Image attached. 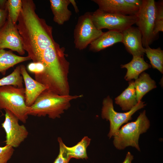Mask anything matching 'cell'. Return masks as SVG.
Wrapping results in <instances>:
<instances>
[{
    "label": "cell",
    "instance_id": "cell-1",
    "mask_svg": "<svg viewBox=\"0 0 163 163\" xmlns=\"http://www.w3.org/2000/svg\"><path fill=\"white\" fill-rule=\"evenodd\" d=\"M81 95H60L45 90L30 107L28 115L39 117L48 115L50 118H59L70 106V101Z\"/></svg>",
    "mask_w": 163,
    "mask_h": 163
},
{
    "label": "cell",
    "instance_id": "cell-2",
    "mask_svg": "<svg viewBox=\"0 0 163 163\" xmlns=\"http://www.w3.org/2000/svg\"><path fill=\"white\" fill-rule=\"evenodd\" d=\"M145 112V110H143L135 121L123 126L114 135L113 144L116 149L123 150L131 146L140 151L139 145V136L145 133L150 126Z\"/></svg>",
    "mask_w": 163,
    "mask_h": 163
},
{
    "label": "cell",
    "instance_id": "cell-3",
    "mask_svg": "<svg viewBox=\"0 0 163 163\" xmlns=\"http://www.w3.org/2000/svg\"><path fill=\"white\" fill-rule=\"evenodd\" d=\"M0 109L10 111L19 120L25 123L30 107L25 103V88L12 85L0 87Z\"/></svg>",
    "mask_w": 163,
    "mask_h": 163
},
{
    "label": "cell",
    "instance_id": "cell-4",
    "mask_svg": "<svg viewBox=\"0 0 163 163\" xmlns=\"http://www.w3.org/2000/svg\"><path fill=\"white\" fill-rule=\"evenodd\" d=\"M154 0H142L141 6L135 15V24L142 35L143 46H149L157 39L158 35L154 33L155 11Z\"/></svg>",
    "mask_w": 163,
    "mask_h": 163
},
{
    "label": "cell",
    "instance_id": "cell-5",
    "mask_svg": "<svg viewBox=\"0 0 163 163\" xmlns=\"http://www.w3.org/2000/svg\"><path fill=\"white\" fill-rule=\"evenodd\" d=\"M96 27L99 30L107 29L121 32L135 24V15H124L105 12L97 9L91 13Z\"/></svg>",
    "mask_w": 163,
    "mask_h": 163
},
{
    "label": "cell",
    "instance_id": "cell-6",
    "mask_svg": "<svg viewBox=\"0 0 163 163\" xmlns=\"http://www.w3.org/2000/svg\"><path fill=\"white\" fill-rule=\"evenodd\" d=\"M103 105L101 117L103 119L110 122V129L108 134L110 138L114 136L123 124L132 119V116L136 111L146 105L144 102L141 101L128 111L118 112L114 110L113 101L109 96L104 100Z\"/></svg>",
    "mask_w": 163,
    "mask_h": 163
},
{
    "label": "cell",
    "instance_id": "cell-7",
    "mask_svg": "<svg viewBox=\"0 0 163 163\" xmlns=\"http://www.w3.org/2000/svg\"><path fill=\"white\" fill-rule=\"evenodd\" d=\"M104 32L97 29L91 18V13L87 12L79 18L74 31L75 47L82 50L101 36Z\"/></svg>",
    "mask_w": 163,
    "mask_h": 163
},
{
    "label": "cell",
    "instance_id": "cell-8",
    "mask_svg": "<svg viewBox=\"0 0 163 163\" xmlns=\"http://www.w3.org/2000/svg\"><path fill=\"white\" fill-rule=\"evenodd\" d=\"M5 120L2 124L6 133V145L17 148L27 137L28 132L26 127L19 124V119L10 111L5 110Z\"/></svg>",
    "mask_w": 163,
    "mask_h": 163
},
{
    "label": "cell",
    "instance_id": "cell-9",
    "mask_svg": "<svg viewBox=\"0 0 163 163\" xmlns=\"http://www.w3.org/2000/svg\"><path fill=\"white\" fill-rule=\"evenodd\" d=\"M8 49L19 55L25 53L17 24L7 17L5 23L0 29V49Z\"/></svg>",
    "mask_w": 163,
    "mask_h": 163
},
{
    "label": "cell",
    "instance_id": "cell-10",
    "mask_svg": "<svg viewBox=\"0 0 163 163\" xmlns=\"http://www.w3.org/2000/svg\"><path fill=\"white\" fill-rule=\"evenodd\" d=\"M122 43L125 48L133 56L143 57L145 48L142 41L141 32L137 27L131 26L121 32Z\"/></svg>",
    "mask_w": 163,
    "mask_h": 163
},
{
    "label": "cell",
    "instance_id": "cell-11",
    "mask_svg": "<svg viewBox=\"0 0 163 163\" xmlns=\"http://www.w3.org/2000/svg\"><path fill=\"white\" fill-rule=\"evenodd\" d=\"M21 74L25 85V103L30 107L34 103L38 97L48 87L33 79L28 73L25 66L20 65Z\"/></svg>",
    "mask_w": 163,
    "mask_h": 163
},
{
    "label": "cell",
    "instance_id": "cell-12",
    "mask_svg": "<svg viewBox=\"0 0 163 163\" xmlns=\"http://www.w3.org/2000/svg\"><path fill=\"white\" fill-rule=\"evenodd\" d=\"M99 10L107 12L124 15H135L138 9L132 6L125 0H94Z\"/></svg>",
    "mask_w": 163,
    "mask_h": 163
},
{
    "label": "cell",
    "instance_id": "cell-13",
    "mask_svg": "<svg viewBox=\"0 0 163 163\" xmlns=\"http://www.w3.org/2000/svg\"><path fill=\"white\" fill-rule=\"evenodd\" d=\"M121 32L115 30H109L104 32L100 37L91 43L90 49L94 52H98L114 44L122 42Z\"/></svg>",
    "mask_w": 163,
    "mask_h": 163
},
{
    "label": "cell",
    "instance_id": "cell-14",
    "mask_svg": "<svg viewBox=\"0 0 163 163\" xmlns=\"http://www.w3.org/2000/svg\"><path fill=\"white\" fill-rule=\"evenodd\" d=\"M120 66L122 68L127 69L124 78L128 81L133 79H136L140 74L151 67L150 65L146 62L143 57L136 56H133L132 60L129 62L121 65Z\"/></svg>",
    "mask_w": 163,
    "mask_h": 163
},
{
    "label": "cell",
    "instance_id": "cell-15",
    "mask_svg": "<svg viewBox=\"0 0 163 163\" xmlns=\"http://www.w3.org/2000/svg\"><path fill=\"white\" fill-rule=\"evenodd\" d=\"M50 2L55 22L62 25L69 20L72 15L68 8L70 3L69 0H50Z\"/></svg>",
    "mask_w": 163,
    "mask_h": 163
},
{
    "label": "cell",
    "instance_id": "cell-16",
    "mask_svg": "<svg viewBox=\"0 0 163 163\" xmlns=\"http://www.w3.org/2000/svg\"><path fill=\"white\" fill-rule=\"evenodd\" d=\"M115 103L124 111L130 110L137 104L133 80L129 81L127 88L115 98Z\"/></svg>",
    "mask_w": 163,
    "mask_h": 163
},
{
    "label": "cell",
    "instance_id": "cell-17",
    "mask_svg": "<svg viewBox=\"0 0 163 163\" xmlns=\"http://www.w3.org/2000/svg\"><path fill=\"white\" fill-rule=\"evenodd\" d=\"M31 60L28 56H22L14 53L12 50L0 49V73L5 75L7 70L19 63Z\"/></svg>",
    "mask_w": 163,
    "mask_h": 163
},
{
    "label": "cell",
    "instance_id": "cell-18",
    "mask_svg": "<svg viewBox=\"0 0 163 163\" xmlns=\"http://www.w3.org/2000/svg\"><path fill=\"white\" fill-rule=\"evenodd\" d=\"M136 98L138 102L141 101L147 93L156 87V83L149 74L143 72L134 82Z\"/></svg>",
    "mask_w": 163,
    "mask_h": 163
},
{
    "label": "cell",
    "instance_id": "cell-19",
    "mask_svg": "<svg viewBox=\"0 0 163 163\" xmlns=\"http://www.w3.org/2000/svg\"><path fill=\"white\" fill-rule=\"evenodd\" d=\"M91 140L88 136H85L74 146L69 147L65 145V149L68 156L70 158H74L77 159H87V148L89 145Z\"/></svg>",
    "mask_w": 163,
    "mask_h": 163
},
{
    "label": "cell",
    "instance_id": "cell-20",
    "mask_svg": "<svg viewBox=\"0 0 163 163\" xmlns=\"http://www.w3.org/2000/svg\"><path fill=\"white\" fill-rule=\"evenodd\" d=\"M145 53L149 59L151 66L163 73V50L159 47L152 49L149 46L145 48Z\"/></svg>",
    "mask_w": 163,
    "mask_h": 163
},
{
    "label": "cell",
    "instance_id": "cell-21",
    "mask_svg": "<svg viewBox=\"0 0 163 163\" xmlns=\"http://www.w3.org/2000/svg\"><path fill=\"white\" fill-rule=\"evenodd\" d=\"M23 82V78L21 74L20 66H18L10 74L0 79V87L12 85L18 88H22Z\"/></svg>",
    "mask_w": 163,
    "mask_h": 163
},
{
    "label": "cell",
    "instance_id": "cell-22",
    "mask_svg": "<svg viewBox=\"0 0 163 163\" xmlns=\"http://www.w3.org/2000/svg\"><path fill=\"white\" fill-rule=\"evenodd\" d=\"M7 6L8 18L14 24H17L18 18L22 8V0H8Z\"/></svg>",
    "mask_w": 163,
    "mask_h": 163
},
{
    "label": "cell",
    "instance_id": "cell-23",
    "mask_svg": "<svg viewBox=\"0 0 163 163\" xmlns=\"http://www.w3.org/2000/svg\"><path fill=\"white\" fill-rule=\"evenodd\" d=\"M155 18L154 34L158 35L160 32L163 31V1L155 2Z\"/></svg>",
    "mask_w": 163,
    "mask_h": 163
},
{
    "label": "cell",
    "instance_id": "cell-24",
    "mask_svg": "<svg viewBox=\"0 0 163 163\" xmlns=\"http://www.w3.org/2000/svg\"><path fill=\"white\" fill-rule=\"evenodd\" d=\"M58 141L59 143V152L53 163H68L71 158L67 153L65 148V145L60 137L58 138Z\"/></svg>",
    "mask_w": 163,
    "mask_h": 163
},
{
    "label": "cell",
    "instance_id": "cell-25",
    "mask_svg": "<svg viewBox=\"0 0 163 163\" xmlns=\"http://www.w3.org/2000/svg\"><path fill=\"white\" fill-rule=\"evenodd\" d=\"M14 150L13 147L6 145L0 147V163H7L12 155Z\"/></svg>",
    "mask_w": 163,
    "mask_h": 163
},
{
    "label": "cell",
    "instance_id": "cell-26",
    "mask_svg": "<svg viewBox=\"0 0 163 163\" xmlns=\"http://www.w3.org/2000/svg\"><path fill=\"white\" fill-rule=\"evenodd\" d=\"M27 69L30 72L34 75H37L43 73L45 71V67L43 64L41 62H33L28 65Z\"/></svg>",
    "mask_w": 163,
    "mask_h": 163
},
{
    "label": "cell",
    "instance_id": "cell-27",
    "mask_svg": "<svg viewBox=\"0 0 163 163\" xmlns=\"http://www.w3.org/2000/svg\"><path fill=\"white\" fill-rule=\"evenodd\" d=\"M8 11L7 8L2 9L0 8V29L3 25L7 19Z\"/></svg>",
    "mask_w": 163,
    "mask_h": 163
},
{
    "label": "cell",
    "instance_id": "cell-28",
    "mask_svg": "<svg viewBox=\"0 0 163 163\" xmlns=\"http://www.w3.org/2000/svg\"><path fill=\"white\" fill-rule=\"evenodd\" d=\"M130 5L139 9L141 5L142 0H125Z\"/></svg>",
    "mask_w": 163,
    "mask_h": 163
},
{
    "label": "cell",
    "instance_id": "cell-29",
    "mask_svg": "<svg viewBox=\"0 0 163 163\" xmlns=\"http://www.w3.org/2000/svg\"><path fill=\"white\" fill-rule=\"evenodd\" d=\"M133 156L129 152H128L124 161L122 163H131Z\"/></svg>",
    "mask_w": 163,
    "mask_h": 163
},
{
    "label": "cell",
    "instance_id": "cell-30",
    "mask_svg": "<svg viewBox=\"0 0 163 163\" xmlns=\"http://www.w3.org/2000/svg\"><path fill=\"white\" fill-rule=\"evenodd\" d=\"M70 3L73 5L75 12L78 13L79 12V10L76 5V3L74 0H69Z\"/></svg>",
    "mask_w": 163,
    "mask_h": 163
}]
</instances>
